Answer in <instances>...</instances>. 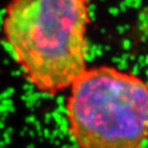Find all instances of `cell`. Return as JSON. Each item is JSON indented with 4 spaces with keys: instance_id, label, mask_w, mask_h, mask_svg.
Wrapping results in <instances>:
<instances>
[{
    "instance_id": "1",
    "label": "cell",
    "mask_w": 148,
    "mask_h": 148,
    "mask_svg": "<svg viewBox=\"0 0 148 148\" xmlns=\"http://www.w3.org/2000/svg\"><path fill=\"white\" fill-rule=\"evenodd\" d=\"M89 23L88 0H11L3 33L26 79L54 96L87 70Z\"/></svg>"
},
{
    "instance_id": "2",
    "label": "cell",
    "mask_w": 148,
    "mask_h": 148,
    "mask_svg": "<svg viewBox=\"0 0 148 148\" xmlns=\"http://www.w3.org/2000/svg\"><path fill=\"white\" fill-rule=\"evenodd\" d=\"M69 131L79 148H145L148 84L114 67L87 69L71 86Z\"/></svg>"
},
{
    "instance_id": "3",
    "label": "cell",
    "mask_w": 148,
    "mask_h": 148,
    "mask_svg": "<svg viewBox=\"0 0 148 148\" xmlns=\"http://www.w3.org/2000/svg\"><path fill=\"white\" fill-rule=\"evenodd\" d=\"M146 14H148V7H147V8H146Z\"/></svg>"
}]
</instances>
